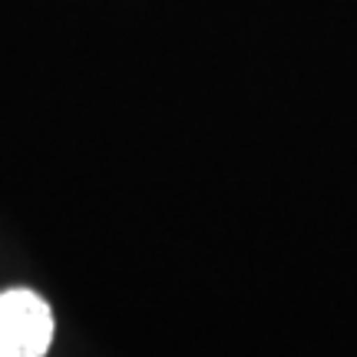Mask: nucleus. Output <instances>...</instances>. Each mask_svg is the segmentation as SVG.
<instances>
[{"mask_svg":"<svg viewBox=\"0 0 357 357\" xmlns=\"http://www.w3.org/2000/svg\"><path fill=\"white\" fill-rule=\"evenodd\" d=\"M50 344V305L30 288L0 291V357H43Z\"/></svg>","mask_w":357,"mask_h":357,"instance_id":"obj_1","label":"nucleus"}]
</instances>
